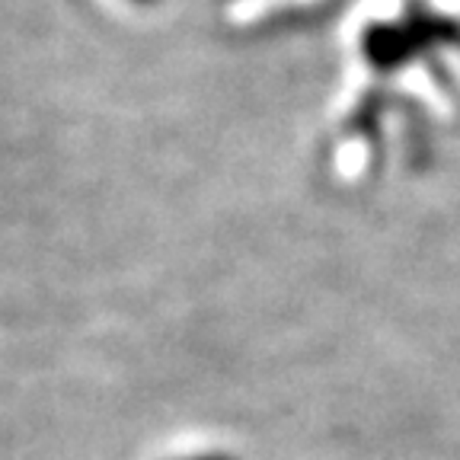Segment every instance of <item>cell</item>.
Instances as JSON below:
<instances>
[{"instance_id": "obj_2", "label": "cell", "mask_w": 460, "mask_h": 460, "mask_svg": "<svg viewBox=\"0 0 460 460\" xmlns=\"http://www.w3.org/2000/svg\"><path fill=\"white\" fill-rule=\"evenodd\" d=\"M135 4H154V0H135Z\"/></svg>"}, {"instance_id": "obj_1", "label": "cell", "mask_w": 460, "mask_h": 460, "mask_svg": "<svg viewBox=\"0 0 460 460\" xmlns=\"http://www.w3.org/2000/svg\"><path fill=\"white\" fill-rule=\"evenodd\" d=\"M182 460H234V457H224V454H195V457H182Z\"/></svg>"}]
</instances>
